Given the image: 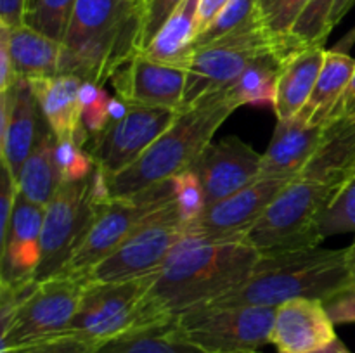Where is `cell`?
Masks as SVG:
<instances>
[{
	"label": "cell",
	"instance_id": "obj_1",
	"mask_svg": "<svg viewBox=\"0 0 355 353\" xmlns=\"http://www.w3.org/2000/svg\"><path fill=\"white\" fill-rule=\"evenodd\" d=\"M259 258L260 253L246 239L186 237L153 273L142 298L139 327L177 320L189 308L217 300L245 282Z\"/></svg>",
	"mask_w": 355,
	"mask_h": 353
},
{
	"label": "cell",
	"instance_id": "obj_2",
	"mask_svg": "<svg viewBox=\"0 0 355 353\" xmlns=\"http://www.w3.org/2000/svg\"><path fill=\"white\" fill-rule=\"evenodd\" d=\"M352 289L345 249L309 248L260 255L245 282L210 301L217 307H274L297 298H329Z\"/></svg>",
	"mask_w": 355,
	"mask_h": 353
},
{
	"label": "cell",
	"instance_id": "obj_3",
	"mask_svg": "<svg viewBox=\"0 0 355 353\" xmlns=\"http://www.w3.org/2000/svg\"><path fill=\"white\" fill-rule=\"evenodd\" d=\"M139 33L141 2L76 0L59 73L103 87L141 52Z\"/></svg>",
	"mask_w": 355,
	"mask_h": 353
},
{
	"label": "cell",
	"instance_id": "obj_4",
	"mask_svg": "<svg viewBox=\"0 0 355 353\" xmlns=\"http://www.w3.org/2000/svg\"><path fill=\"white\" fill-rule=\"evenodd\" d=\"M238 107H241L238 100L222 89L180 109L175 121L134 165L107 176L111 196L137 194L189 170L194 159L210 144L215 132Z\"/></svg>",
	"mask_w": 355,
	"mask_h": 353
},
{
	"label": "cell",
	"instance_id": "obj_5",
	"mask_svg": "<svg viewBox=\"0 0 355 353\" xmlns=\"http://www.w3.org/2000/svg\"><path fill=\"white\" fill-rule=\"evenodd\" d=\"M304 47L309 45L300 44L291 33H272L260 21L246 30L194 48L187 62L182 109L208 93L227 89L245 71L246 66L260 55L283 54L290 57Z\"/></svg>",
	"mask_w": 355,
	"mask_h": 353
},
{
	"label": "cell",
	"instance_id": "obj_6",
	"mask_svg": "<svg viewBox=\"0 0 355 353\" xmlns=\"http://www.w3.org/2000/svg\"><path fill=\"white\" fill-rule=\"evenodd\" d=\"M336 185L304 176L293 179L250 228L246 241L260 255L318 248L324 241L318 230L319 215Z\"/></svg>",
	"mask_w": 355,
	"mask_h": 353
},
{
	"label": "cell",
	"instance_id": "obj_7",
	"mask_svg": "<svg viewBox=\"0 0 355 353\" xmlns=\"http://www.w3.org/2000/svg\"><path fill=\"white\" fill-rule=\"evenodd\" d=\"M83 289L85 280L82 277L66 273L35 284L2 325L0 353L69 334Z\"/></svg>",
	"mask_w": 355,
	"mask_h": 353
},
{
	"label": "cell",
	"instance_id": "obj_8",
	"mask_svg": "<svg viewBox=\"0 0 355 353\" xmlns=\"http://www.w3.org/2000/svg\"><path fill=\"white\" fill-rule=\"evenodd\" d=\"M187 237L186 224L170 201L149 215L113 253L83 277L85 282H123L151 275L162 269L170 253Z\"/></svg>",
	"mask_w": 355,
	"mask_h": 353
},
{
	"label": "cell",
	"instance_id": "obj_9",
	"mask_svg": "<svg viewBox=\"0 0 355 353\" xmlns=\"http://www.w3.org/2000/svg\"><path fill=\"white\" fill-rule=\"evenodd\" d=\"M170 201H173L172 180L130 196H111L101 201L82 244L62 273L83 279L92 266L113 253L149 215Z\"/></svg>",
	"mask_w": 355,
	"mask_h": 353
},
{
	"label": "cell",
	"instance_id": "obj_10",
	"mask_svg": "<svg viewBox=\"0 0 355 353\" xmlns=\"http://www.w3.org/2000/svg\"><path fill=\"white\" fill-rule=\"evenodd\" d=\"M274 307L198 305L177 317L180 331L205 353H259L270 343Z\"/></svg>",
	"mask_w": 355,
	"mask_h": 353
},
{
	"label": "cell",
	"instance_id": "obj_11",
	"mask_svg": "<svg viewBox=\"0 0 355 353\" xmlns=\"http://www.w3.org/2000/svg\"><path fill=\"white\" fill-rule=\"evenodd\" d=\"M101 201L104 199H99L92 190V175L78 182L61 183L45 206L42 256L33 277L37 282L64 272L82 244Z\"/></svg>",
	"mask_w": 355,
	"mask_h": 353
},
{
	"label": "cell",
	"instance_id": "obj_12",
	"mask_svg": "<svg viewBox=\"0 0 355 353\" xmlns=\"http://www.w3.org/2000/svg\"><path fill=\"white\" fill-rule=\"evenodd\" d=\"M151 280L153 273L123 282H85L69 334L103 343L137 329L142 298Z\"/></svg>",
	"mask_w": 355,
	"mask_h": 353
},
{
	"label": "cell",
	"instance_id": "obj_13",
	"mask_svg": "<svg viewBox=\"0 0 355 353\" xmlns=\"http://www.w3.org/2000/svg\"><path fill=\"white\" fill-rule=\"evenodd\" d=\"M180 111L130 104L127 116L107 125L87 144L96 168L113 176L134 165L149 145L175 121Z\"/></svg>",
	"mask_w": 355,
	"mask_h": 353
},
{
	"label": "cell",
	"instance_id": "obj_14",
	"mask_svg": "<svg viewBox=\"0 0 355 353\" xmlns=\"http://www.w3.org/2000/svg\"><path fill=\"white\" fill-rule=\"evenodd\" d=\"M291 182V179H259L245 189L210 204L191 225L187 237L203 241H238L246 239L274 197Z\"/></svg>",
	"mask_w": 355,
	"mask_h": 353
},
{
	"label": "cell",
	"instance_id": "obj_15",
	"mask_svg": "<svg viewBox=\"0 0 355 353\" xmlns=\"http://www.w3.org/2000/svg\"><path fill=\"white\" fill-rule=\"evenodd\" d=\"M262 154L236 135L210 142L189 166L203 185L207 206L260 179Z\"/></svg>",
	"mask_w": 355,
	"mask_h": 353
},
{
	"label": "cell",
	"instance_id": "obj_16",
	"mask_svg": "<svg viewBox=\"0 0 355 353\" xmlns=\"http://www.w3.org/2000/svg\"><path fill=\"white\" fill-rule=\"evenodd\" d=\"M114 92L128 104L180 111L187 83V64H173L139 52L111 78Z\"/></svg>",
	"mask_w": 355,
	"mask_h": 353
},
{
	"label": "cell",
	"instance_id": "obj_17",
	"mask_svg": "<svg viewBox=\"0 0 355 353\" xmlns=\"http://www.w3.org/2000/svg\"><path fill=\"white\" fill-rule=\"evenodd\" d=\"M45 208L30 203L17 192L6 235L0 239V282L35 280L42 256Z\"/></svg>",
	"mask_w": 355,
	"mask_h": 353
},
{
	"label": "cell",
	"instance_id": "obj_18",
	"mask_svg": "<svg viewBox=\"0 0 355 353\" xmlns=\"http://www.w3.org/2000/svg\"><path fill=\"white\" fill-rule=\"evenodd\" d=\"M338 338L324 301L297 298L276 308L270 345L277 353H311Z\"/></svg>",
	"mask_w": 355,
	"mask_h": 353
},
{
	"label": "cell",
	"instance_id": "obj_19",
	"mask_svg": "<svg viewBox=\"0 0 355 353\" xmlns=\"http://www.w3.org/2000/svg\"><path fill=\"white\" fill-rule=\"evenodd\" d=\"M0 152L2 166L14 179L30 152L33 151L40 132L42 114L37 97L28 80H17L16 85L0 93Z\"/></svg>",
	"mask_w": 355,
	"mask_h": 353
},
{
	"label": "cell",
	"instance_id": "obj_20",
	"mask_svg": "<svg viewBox=\"0 0 355 353\" xmlns=\"http://www.w3.org/2000/svg\"><path fill=\"white\" fill-rule=\"evenodd\" d=\"M324 135V125L295 116L277 120L272 141L262 154L260 179H297L302 175Z\"/></svg>",
	"mask_w": 355,
	"mask_h": 353
},
{
	"label": "cell",
	"instance_id": "obj_21",
	"mask_svg": "<svg viewBox=\"0 0 355 353\" xmlns=\"http://www.w3.org/2000/svg\"><path fill=\"white\" fill-rule=\"evenodd\" d=\"M44 121L49 125L55 138L75 137L82 145L89 144L90 135L82 125V106H80V87L82 78L75 75L44 76L28 80Z\"/></svg>",
	"mask_w": 355,
	"mask_h": 353
},
{
	"label": "cell",
	"instance_id": "obj_22",
	"mask_svg": "<svg viewBox=\"0 0 355 353\" xmlns=\"http://www.w3.org/2000/svg\"><path fill=\"white\" fill-rule=\"evenodd\" d=\"M324 57V45H309L284 62L277 76L272 106L277 120H290L304 109L318 82Z\"/></svg>",
	"mask_w": 355,
	"mask_h": 353
},
{
	"label": "cell",
	"instance_id": "obj_23",
	"mask_svg": "<svg viewBox=\"0 0 355 353\" xmlns=\"http://www.w3.org/2000/svg\"><path fill=\"white\" fill-rule=\"evenodd\" d=\"M354 172L355 113L331 118L324 123V135L319 149L300 176L319 182L340 183Z\"/></svg>",
	"mask_w": 355,
	"mask_h": 353
},
{
	"label": "cell",
	"instance_id": "obj_24",
	"mask_svg": "<svg viewBox=\"0 0 355 353\" xmlns=\"http://www.w3.org/2000/svg\"><path fill=\"white\" fill-rule=\"evenodd\" d=\"M7 42L17 80L59 75L62 55L61 42L33 30L28 24L7 28Z\"/></svg>",
	"mask_w": 355,
	"mask_h": 353
},
{
	"label": "cell",
	"instance_id": "obj_25",
	"mask_svg": "<svg viewBox=\"0 0 355 353\" xmlns=\"http://www.w3.org/2000/svg\"><path fill=\"white\" fill-rule=\"evenodd\" d=\"M354 71L355 59L350 57L347 52L326 51L324 64L319 73L318 82L307 104L298 113V118L314 125L328 123L352 82Z\"/></svg>",
	"mask_w": 355,
	"mask_h": 353
},
{
	"label": "cell",
	"instance_id": "obj_26",
	"mask_svg": "<svg viewBox=\"0 0 355 353\" xmlns=\"http://www.w3.org/2000/svg\"><path fill=\"white\" fill-rule=\"evenodd\" d=\"M55 135L45 123L40 125L33 151L23 163L17 175V190L24 199L38 206H47L61 187L62 179L54 159Z\"/></svg>",
	"mask_w": 355,
	"mask_h": 353
},
{
	"label": "cell",
	"instance_id": "obj_27",
	"mask_svg": "<svg viewBox=\"0 0 355 353\" xmlns=\"http://www.w3.org/2000/svg\"><path fill=\"white\" fill-rule=\"evenodd\" d=\"M94 353H205L200 346L186 338L179 322L146 325L132 329L103 341Z\"/></svg>",
	"mask_w": 355,
	"mask_h": 353
},
{
	"label": "cell",
	"instance_id": "obj_28",
	"mask_svg": "<svg viewBox=\"0 0 355 353\" xmlns=\"http://www.w3.org/2000/svg\"><path fill=\"white\" fill-rule=\"evenodd\" d=\"M200 0H184L142 54L162 62L187 64L198 37Z\"/></svg>",
	"mask_w": 355,
	"mask_h": 353
},
{
	"label": "cell",
	"instance_id": "obj_29",
	"mask_svg": "<svg viewBox=\"0 0 355 353\" xmlns=\"http://www.w3.org/2000/svg\"><path fill=\"white\" fill-rule=\"evenodd\" d=\"M291 57V55H290ZM288 55L266 54L246 66L245 71L227 87V92L239 106H274L277 76Z\"/></svg>",
	"mask_w": 355,
	"mask_h": 353
},
{
	"label": "cell",
	"instance_id": "obj_30",
	"mask_svg": "<svg viewBox=\"0 0 355 353\" xmlns=\"http://www.w3.org/2000/svg\"><path fill=\"white\" fill-rule=\"evenodd\" d=\"M322 239L355 232V172L335 187L318 220Z\"/></svg>",
	"mask_w": 355,
	"mask_h": 353
},
{
	"label": "cell",
	"instance_id": "obj_31",
	"mask_svg": "<svg viewBox=\"0 0 355 353\" xmlns=\"http://www.w3.org/2000/svg\"><path fill=\"white\" fill-rule=\"evenodd\" d=\"M260 21L262 19H260L259 14V0H231L218 12V16L198 35L193 51L215 40H220V38L236 33V31L246 30V28L260 23Z\"/></svg>",
	"mask_w": 355,
	"mask_h": 353
},
{
	"label": "cell",
	"instance_id": "obj_32",
	"mask_svg": "<svg viewBox=\"0 0 355 353\" xmlns=\"http://www.w3.org/2000/svg\"><path fill=\"white\" fill-rule=\"evenodd\" d=\"M75 6L76 0H33L24 14V24L62 44Z\"/></svg>",
	"mask_w": 355,
	"mask_h": 353
},
{
	"label": "cell",
	"instance_id": "obj_33",
	"mask_svg": "<svg viewBox=\"0 0 355 353\" xmlns=\"http://www.w3.org/2000/svg\"><path fill=\"white\" fill-rule=\"evenodd\" d=\"M336 0H309L291 28V35L304 45H324L331 33L329 19Z\"/></svg>",
	"mask_w": 355,
	"mask_h": 353
},
{
	"label": "cell",
	"instance_id": "obj_34",
	"mask_svg": "<svg viewBox=\"0 0 355 353\" xmlns=\"http://www.w3.org/2000/svg\"><path fill=\"white\" fill-rule=\"evenodd\" d=\"M54 159L62 182L85 180L96 170L90 152L75 137L55 138Z\"/></svg>",
	"mask_w": 355,
	"mask_h": 353
},
{
	"label": "cell",
	"instance_id": "obj_35",
	"mask_svg": "<svg viewBox=\"0 0 355 353\" xmlns=\"http://www.w3.org/2000/svg\"><path fill=\"white\" fill-rule=\"evenodd\" d=\"M172 185L177 211H179L180 218H182V221L187 227L207 208V197H205L203 185H201L200 179L191 170H186V172L173 176Z\"/></svg>",
	"mask_w": 355,
	"mask_h": 353
},
{
	"label": "cell",
	"instance_id": "obj_36",
	"mask_svg": "<svg viewBox=\"0 0 355 353\" xmlns=\"http://www.w3.org/2000/svg\"><path fill=\"white\" fill-rule=\"evenodd\" d=\"M309 0H259L262 23L272 33L290 35Z\"/></svg>",
	"mask_w": 355,
	"mask_h": 353
},
{
	"label": "cell",
	"instance_id": "obj_37",
	"mask_svg": "<svg viewBox=\"0 0 355 353\" xmlns=\"http://www.w3.org/2000/svg\"><path fill=\"white\" fill-rule=\"evenodd\" d=\"M184 0H141L139 48L146 51Z\"/></svg>",
	"mask_w": 355,
	"mask_h": 353
},
{
	"label": "cell",
	"instance_id": "obj_38",
	"mask_svg": "<svg viewBox=\"0 0 355 353\" xmlns=\"http://www.w3.org/2000/svg\"><path fill=\"white\" fill-rule=\"evenodd\" d=\"M101 343L94 341V339L82 338V336L76 334H64L55 339H49V341L3 353H94V350Z\"/></svg>",
	"mask_w": 355,
	"mask_h": 353
},
{
	"label": "cell",
	"instance_id": "obj_39",
	"mask_svg": "<svg viewBox=\"0 0 355 353\" xmlns=\"http://www.w3.org/2000/svg\"><path fill=\"white\" fill-rule=\"evenodd\" d=\"M331 320L336 324H355V289L343 291L324 301Z\"/></svg>",
	"mask_w": 355,
	"mask_h": 353
},
{
	"label": "cell",
	"instance_id": "obj_40",
	"mask_svg": "<svg viewBox=\"0 0 355 353\" xmlns=\"http://www.w3.org/2000/svg\"><path fill=\"white\" fill-rule=\"evenodd\" d=\"M17 83V76L12 68V59L7 42V28L0 26V93L7 92Z\"/></svg>",
	"mask_w": 355,
	"mask_h": 353
},
{
	"label": "cell",
	"instance_id": "obj_41",
	"mask_svg": "<svg viewBox=\"0 0 355 353\" xmlns=\"http://www.w3.org/2000/svg\"><path fill=\"white\" fill-rule=\"evenodd\" d=\"M28 0H0V26L17 28L24 24Z\"/></svg>",
	"mask_w": 355,
	"mask_h": 353
},
{
	"label": "cell",
	"instance_id": "obj_42",
	"mask_svg": "<svg viewBox=\"0 0 355 353\" xmlns=\"http://www.w3.org/2000/svg\"><path fill=\"white\" fill-rule=\"evenodd\" d=\"M229 2L231 0H200V7H198V35L218 16V12Z\"/></svg>",
	"mask_w": 355,
	"mask_h": 353
},
{
	"label": "cell",
	"instance_id": "obj_43",
	"mask_svg": "<svg viewBox=\"0 0 355 353\" xmlns=\"http://www.w3.org/2000/svg\"><path fill=\"white\" fill-rule=\"evenodd\" d=\"M352 113H355V71H354L352 82H350L349 89H347V92L343 93L342 100H340V104L336 106L335 113H333L331 118L347 116V114H352Z\"/></svg>",
	"mask_w": 355,
	"mask_h": 353
},
{
	"label": "cell",
	"instance_id": "obj_44",
	"mask_svg": "<svg viewBox=\"0 0 355 353\" xmlns=\"http://www.w3.org/2000/svg\"><path fill=\"white\" fill-rule=\"evenodd\" d=\"M128 109H130V104L125 102L123 99H120L118 96L111 97L110 104H107V114H110V121H120L127 116Z\"/></svg>",
	"mask_w": 355,
	"mask_h": 353
},
{
	"label": "cell",
	"instance_id": "obj_45",
	"mask_svg": "<svg viewBox=\"0 0 355 353\" xmlns=\"http://www.w3.org/2000/svg\"><path fill=\"white\" fill-rule=\"evenodd\" d=\"M355 0H336L335 7H333L331 19H329V26H331V30L343 19V17H345V14L352 9Z\"/></svg>",
	"mask_w": 355,
	"mask_h": 353
},
{
	"label": "cell",
	"instance_id": "obj_46",
	"mask_svg": "<svg viewBox=\"0 0 355 353\" xmlns=\"http://www.w3.org/2000/svg\"><path fill=\"white\" fill-rule=\"evenodd\" d=\"M345 262L350 273V280H352V289H355V241L349 248H345Z\"/></svg>",
	"mask_w": 355,
	"mask_h": 353
},
{
	"label": "cell",
	"instance_id": "obj_47",
	"mask_svg": "<svg viewBox=\"0 0 355 353\" xmlns=\"http://www.w3.org/2000/svg\"><path fill=\"white\" fill-rule=\"evenodd\" d=\"M311 353H350V352H349V348H347V346L343 345L338 338H336L335 341L329 343V345L324 346V348H319V350H315V352H311Z\"/></svg>",
	"mask_w": 355,
	"mask_h": 353
},
{
	"label": "cell",
	"instance_id": "obj_48",
	"mask_svg": "<svg viewBox=\"0 0 355 353\" xmlns=\"http://www.w3.org/2000/svg\"><path fill=\"white\" fill-rule=\"evenodd\" d=\"M128 2H141V0H128Z\"/></svg>",
	"mask_w": 355,
	"mask_h": 353
},
{
	"label": "cell",
	"instance_id": "obj_49",
	"mask_svg": "<svg viewBox=\"0 0 355 353\" xmlns=\"http://www.w3.org/2000/svg\"><path fill=\"white\" fill-rule=\"evenodd\" d=\"M30 2H33V0H28V6H30Z\"/></svg>",
	"mask_w": 355,
	"mask_h": 353
}]
</instances>
